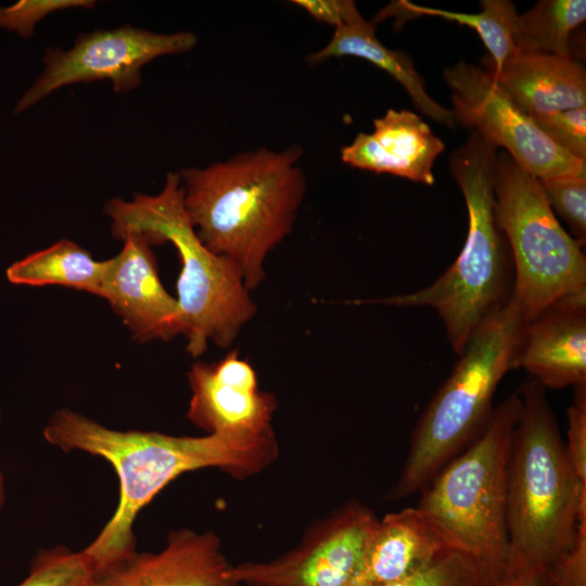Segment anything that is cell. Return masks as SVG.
I'll list each match as a JSON object with an SVG mask.
<instances>
[{
    "instance_id": "obj_26",
    "label": "cell",
    "mask_w": 586,
    "mask_h": 586,
    "mask_svg": "<svg viewBox=\"0 0 586 586\" xmlns=\"http://www.w3.org/2000/svg\"><path fill=\"white\" fill-rule=\"evenodd\" d=\"M531 117L552 143L572 156L586 161V106Z\"/></svg>"
},
{
    "instance_id": "obj_22",
    "label": "cell",
    "mask_w": 586,
    "mask_h": 586,
    "mask_svg": "<svg viewBox=\"0 0 586 586\" xmlns=\"http://www.w3.org/2000/svg\"><path fill=\"white\" fill-rule=\"evenodd\" d=\"M585 18V0L538 1L518 15L513 31L517 51L574 58L572 35Z\"/></svg>"
},
{
    "instance_id": "obj_4",
    "label": "cell",
    "mask_w": 586,
    "mask_h": 586,
    "mask_svg": "<svg viewBox=\"0 0 586 586\" xmlns=\"http://www.w3.org/2000/svg\"><path fill=\"white\" fill-rule=\"evenodd\" d=\"M498 149L470 131L449 157L468 211V231L456 260L428 286L379 301L398 307L428 306L437 311L459 356L479 328L512 296L513 265L495 212Z\"/></svg>"
},
{
    "instance_id": "obj_27",
    "label": "cell",
    "mask_w": 586,
    "mask_h": 586,
    "mask_svg": "<svg viewBox=\"0 0 586 586\" xmlns=\"http://www.w3.org/2000/svg\"><path fill=\"white\" fill-rule=\"evenodd\" d=\"M94 5L92 0H21L9 7H0V27L17 31L23 37L34 33L36 24L59 10Z\"/></svg>"
},
{
    "instance_id": "obj_11",
    "label": "cell",
    "mask_w": 586,
    "mask_h": 586,
    "mask_svg": "<svg viewBox=\"0 0 586 586\" xmlns=\"http://www.w3.org/2000/svg\"><path fill=\"white\" fill-rule=\"evenodd\" d=\"M379 519L352 504L314 528L292 552L231 566L228 578L251 586H354Z\"/></svg>"
},
{
    "instance_id": "obj_23",
    "label": "cell",
    "mask_w": 586,
    "mask_h": 586,
    "mask_svg": "<svg viewBox=\"0 0 586 586\" xmlns=\"http://www.w3.org/2000/svg\"><path fill=\"white\" fill-rule=\"evenodd\" d=\"M16 586H97L92 563L82 551L58 545L40 549Z\"/></svg>"
},
{
    "instance_id": "obj_33",
    "label": "cell",
    "mask_w": 586,
    "mask_h": 586,
    "mask_svg": "<svg viewBox=\"0 0 586 586\" xmlns=\"http://www.w3.org/2000/svg\"><path fill=\"white\" fill-rule=\"evenodd\" d=\"M1 420H2V408H1V403H0V423H1Z\"/></svg>"
},
{
    "instance_id": "obj_25",
    "label": "cell",
    "mask_w": 586,
    "mask_h": 586,
    "mask_svg": "<svg viewBox=\"0 0 586 586\" xmlns=\"http://www.w3.org/2000/svg\"><path fill=\"white\" fill-rule=\"evenodd\" d=\"M555 213L570 228L574 238L586 240V175L538 179Z\"/></svg>"
},
{
    "instance_id": "obj_1",
    "label": "cell",
    "mask_w": 586,
    "mask_h": 586,
    "mask_svg": "<svg viewBox=\"0 0 586 586\" xmlns=\"http://www.w3.org/2000/svg\"><path fill=\"white\" fill-rule=\"evenodd\" d=\"M46 442L62 451H84L111 463L119 482L117 507L82 549L97 579L137 553L133 525L139 512L180 474L217 467L237 475L257 472L276 457L273 435L240 438L219 433L175 436L107 428L69 408L56 410L43 428Z\"/></svg>"
},
{
    "instance_id": "obj_2",
    "label": "cell",
    "mask_w": 586,
    "mask_h": 586,
    "mask_svg": "<svg viewBox=\"0 0 586 586\" xmlns=\"http://www.w3.org/2000/svg\"><path fill=\"white\" fill-rule=\"evenodd\" d=\"M303 154L300 144L259 148L178 173L198 237L237 264L249 291L263 282L268 254L293 231L306 192Z\"/></svg>"
},
{
    "instance_id": "obj_14",
    "label": "cell",
    "mask_w": 586,
    "mask_h": 586,
    "mask_svg": "<svg viewBox=\"0 0 586 586\" xmlns=\"http://www.w3.org/2000/svg\"><path fill=\"white\" fill-rule=\"evenodd\" d=\"M545 388L586 384V290L564 296L526 321L514 358Z\"/></svg>"
},
{
    "instance_id": "obj_19",
    "label": "cell",
    "mask_w": 586,
    "mask_h": 586,
    "mask_svg": "<svg viewBox=\"0 0 586 586\" xmlns=\"http://www.w3.org/2000/svg\"><path fill=\"white\" fill-rule=\"evenodd\" d=\"M342 56L364 59L383 69L404 87L422 114L446 127L457 126L453 111L438 104L428 93L424 80L409 55L384 46L375 36L374 24L366 21L361 14L348 24L335 28L331 40L321 50L309 54L307 61L315 65Z\"/></svg>"
},
{
    "instance_id": "obj_31",
    "label": "cell",
    "mask_w": 586,
    "mask_h": 586,
    "mask_svg": "<svg viewBox=\"0 0 586 586\" xmlns=\"http://www.w3.org/2000/svg\"><path fill=\"white\" fill-rule=\"evenodd\" d=\"M547 568L533 565L518 570H505L496 586H545Z\"/></svg>"
},
{
    "instance_id": "obj_17",
    "label": "cell",
    "mask_w": 586,
    "mask_h": 586,
    "mask_svg": "<svg viewBox=\"0 0 586 586\" xmlns=\"http://www.w3.org/2000/svg\"><path fill=\"white\" fill-rule=\"evenodd\" d=\"M444 150L443 140L419 115L388 109L373 119L372 132H359L341 149V160L354 168L432 186L433 166Z\"/></svg>"
},
{
    "instance_id": "obj_24",
    "label": "cell",
    "mask_w": 586,
    "mask_h": 586,
    "mask_svg": "<svg viewBox=\"0 0 586 586\" xmlns=\"http://www.w3.org/2000/svg\"><path fill=\"white\" fill-rule=\"evenodd\" d=\"M502 574L468 552H453L426 569L383 586H496Z\"/></svg>"
},
{
    "instance_id": "obj_15",
    "label": "cell",
    "mask_w": 586,
    "mask_h": 586,
    "mask_svg": "<svg viewBox=\"0 0 586 586\" xmlns=\"http://www.w3.org/2000/svg\"><path fill=\"white\" fill-rule=\"evenodd\" d=\"M457 551L468 552L433 514L418 507L388 513L378 521L354 586L395 583Z\"/></svg>"
},
{
    "instance_id": "obj_10",
    "label": "cell",
    "mask_w": 586,
    "mask_h": 586,
    "mask_svg": "<svg viewBox=\"0 0 586 586\" xmlns=\"http://www.w3.org/2000/svg\"><path fill=\"white\" fill-rule=\"evenodd\" d=\"M196 42L192 31L158 34L131 26L80 34L68 50H46L44 69L20 99L15 113L78 82L109 79L114 91H130L140 85L145 64L163 55L188 52Z\"/></svg>"
},
{
    "instance_id": "obj_13",
    "label": "cell",
    "mask_w": 586,
    "mask_h": 586,
    "mask_svg": "<svg viewBox=\"0 0 586 586\" xmlns=\"http://www.w3.org/2000/svg\"><path fill=\"white\" fill-rule=\"evenodd\" d=\"M118 240L123 247L105 259L100 297L140 343L182 335L179 305L160 279L153 245L138 232L126 233Z\"/></svg>"
},
{
    "instance_id": "obj_6",
    "label": "cell",
    "mask_w": 586,
    "mask_h": 586,
    "mask_svg": "<svg viewBox=\"0 0 586 586\" xmlns=\"http://www.w3.org/2000/svg\"><path fill=\"white\" fill-rule=\"evenodd\" d=\"M526 318L511 296L473 334L450 375L418 420L392 497L422 491L484 429L493 398L514 358Z\"/></svg>"
},
{
    "instance_id": "obj_12",
    "label": "cell",
    "mask_w": 586,
    "mask_h": 586,
    "mask_svg": "<svg viewBox=\"0 0 586 586\" xmlns=\"http://www.w3.org/2000/svg\"><path fill=\"white\" fill-rule=\"evenodd\" d=\"M188 381L192 396L187 417L207 434L240 438L272 435L276 398L258 390L253 367L237 351L216 362H194Z\"/></svg>"
},
{
    "instance_id": "obj_16",
    "label": "cell",
    "mask_w": 586,
    "mask_h": 586,
    "mask_svg": "<svg viewBox=\"0 0 586 586\" xmlns=\"http://www.w3.org/2000/svg\"><path fill=\"white\" fill-rule=\"evenodd\" d=\"M211 531H173L163 549L138 552L97 579V586H238Z\"/></svg>"
},
{
    "instance_id": "obj_3",
    "label": "cell",
    "mask_w": 586,
    "mask_h": 586,
    "mask_svg": "<svg viewBox=\"0 0 586 586\" xmlns=\"http://www.w3.org/2000/svg\"><path fill=\"white\" fill-rule=\"evenodd\" d=\"M518 393L521 411L507 466L509 571L548 568L586 522V486L570 464L546 388L531 378Z\"/></svg>"
},
{
    "instance_id": "obj_21",
    "label": "cell",
    "mask_w": 586,
    "mask_h": 586,
    "mask_svg": "<svg viewBox=\"0 0 586 586\" xmlns=\"http://www.w3.org/2000/svg\"><path fill=\"white\" fill-rule=\"evenodd\" d=\"M480 3V13H459L399 0L387 5L379 14V18L394 15L406 21L419 16H436L469 26L479 34L489 52L484 59L485 66L498 67L518 53L513 31L519 13L514 3L509 0H482Z\"/></svg>"
},
{
    "instance_id": "obj_5",
    "label": "cell",
    "mask_w": 586,
    "mask_h": 586,
    "mask_svg": "<svg viewBox=\"0 0 586 586\" xmlns=\"http://www.w3.org/2000/svg\"><path fill=\"white\" fill-rule=\"evenodd\" d=\"M104 212L116 240L138 232L152 245L169 242L175 246L181 265L176 298L187 353L200 357L209 343L229 347L257 307L237 264L213 253L198 237L183 205L178 173L167 174L157 194L137 193L129 201L115 198Z\"/></svg>"
},
{
    "instance_id": "obj_7",
    "label": "cell",
    "mask_w": 586,
    "mask_h": 586,
    "mask_svg": "<svg viewBox=\"0 0 586 586\" xmlns=\"http://www.w3.org/2000/svg\"><path fill=\"white\" fill-rule=\"evenodd\" d=\"M521 411L518 392L493 410L481 433L421 491L433 514L466 550L504 574L508 557L507 466Z\"/></svg>"
},
{
    "instance_id": "obj_28",
    "label": "cell",
    "mask_w": 586,
    "mask_h": 586,
    "mask_svg": "<svg viewBox=\"0 0 586 586\" xmlns=\"http://www.w3.org/2000/svg\"><path fill=\"white\" fill-rule=\"evenodd\" d=\"M566 409L568 430L565 451L578 482L586 486V384L573 387Z\"/></svg>"
},
{
    "instance_id": "obj_20",
    "label": "cell",
    "mask_w": 586,
    "mask_h": 586,
    "mask_svg": "<svg viewBox=\"0 0 586 586\" xmlns=\"http://www.w3.org/2000/svg\"><path fill=\"white\" fill-rule=\"evenodd\" d=\"M105 260H97L77 243L62 239L13 263L7 278L13 284L61 285L100 297Z\"/></svg>"
},
{
    "instance_id": "obj_29",
    "label": "cell",
    "mask_w": 586,
    "mask_h": 586,
    "mask_svg": "<svg viewBox=\"0 0 586 586\" xmlns=\"http://www.w3.org/2000/svg\"><path fill=\"white\" fill-rule=\"evenodd\" d=\"M545 586H586V522L572 547L547 568Z\"/></svg>"
},
{
    "instance_id": "obj_30",
    "label": "cell",
    "mask_w": 586,
    "mask_h": 586,
    "mask_svg": "<svg viewBox=\"0 0 586 586\" xmlns=\"http://www.w3.org/2000/svg\"><path fill=\"white\" fill-rule=\"evenodd\" d=\"M314 20L339 28L352 22L360 12L352 0H294Z\"/></svg>"
},
{
    "instance_id": "obj_18",
    "label": "cell",
    "mask_w": 586,
    "mask_h": 586,
    "mask_svg": "<svg viewBox=\"0 0 586 586\" xmlns=\"http://www.w3.org/2000/svg\"><path fill=\"white\" fill-rule=\"evenodd\" d=\"M486 71L530 116L586 106L585 67L572 56L517 53Z\"/></svg>"
},
{
    "instance_id": "obj_32",
    "label": "cell",
    "mask_w": 586,
    "mask_h": 586,
    "mask_svg": "<svg viewBox=\"0 0 586 586\" xmlns=\"http://www.w3.org/2000/svg\"><path fill=\"white\" fill-rule=\"evenodd\" d=\"M5 499H7L5 477L3 474L2 467L0 464V519H1L3 507L5 505Z\"/></svg>"
},
{
    "instance_id": "obj_9",
    "label": "cell",
    "mask_w": 586,
    "mask_h": 586,
    "mask_svg": "<svg viewBox=\"0 0 586 586\" xmlns=\"http://www.w3.org/2000/svg\"><path fill=\"white\" fill-rule=\"evenodd\" d=\"M456 124L502 148L537 179L586 175V161L552 143L491 73L464 61L444 69Z\"/></svg>"
},
{
    "instance_id": "obj_8",
    "label": "cell",
    "mask_w": 586,
    "mask_h": 586,
    "mask_svg": "<svg viewBox=\"0 0 586 586\" xmlns=\"http://www.w3.org/2000/svg\"><path fill=\"white\" fill-rule=\"evenodd\" d=\"M494 191L497 220L512 258V297L526 320L585 291V243L561 226L539 180L504 151L497 156Z\"/></svg>"
}]
</instances>
